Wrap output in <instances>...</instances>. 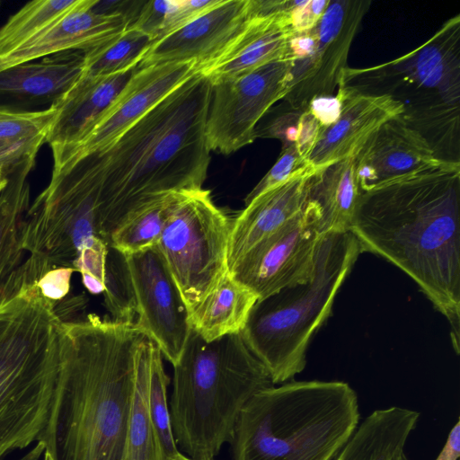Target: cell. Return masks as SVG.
I'll use <instances>...</instances> for the list:
<instances>
[{"label": "cell", "mask_w": 460, "mask_h": 460, "mask_svg": "<svg viewBox=\"0 0 460 460\" xmlns=\"http://www.w3.org/2000/svg\"><path fill=\"white\" fill-rule=\"evenodd\" d=\"M198 71L194 61L137 66L115 101L81 140L69 149L53 155V168L109 147Z\"/></svg>", "instance_id": "cell-14"}, {"label": "cell", "mask_w": 460, "mask_h": 460, "mask_svg": "<svg viewBox=\"0 0 460 460\" xmlns=\"http://www.w3.org/2000/svg\"><path fill=\"white\" fill-rule=\"evenodd\" d=\"M29 155L21 148L0 139V174H5Z\"/></svg>", "instance_id": "cell-42"}, {"label": "cell", "mask_w": 460, "mask_h": 460, "mask_svg": "<svg viewBox=\"0 0 460 460\" xmlns=\"http://www.w3.org/2000/svg\"><path fill=\"white\" fill-rule=\"evenodd\" d=\"M45 443L39 440L36 446L19 460H38L45 451Z\"/></svg>", "instance_id": "cell-43"}, {"label": "cell", "mask_w": 460, "mask_h": 460, "mask_svg": "<svg viewBox=\"0 0 460 460\" xmlns=\"http://www.w3.org/2000/svg\"><path fill=\"white\" fill-rule=\"evenodd\" d=\"M339 84L398 101L401 119L421 135L436 157L460 163L459 14L402 57L369 67L348 66Z\"/></svg>", "instance_id": "cell-7"}, {"label": "cell", "mask_w": 460, "mask_h": 460, "mask_svg": "<svg viewBox=\"0 0 460 460\" xmlns=\"http://www.w3.org/2000/svg\"><path fill=\"white\" fill-rule=\"evenodd\" d=\"M0 175H2V174H0ZM3 176H4V175H3Z\"/></svg>", "instance_id": "cell-47"}, {"label": "cell", "mask_w": 460, "mask_h": 460, "mask_svg": "<svg viewBox=\"0 0 460 460\" xmlns=\"http://www.w3.org/2000/svg\"><path fill=\"white\" fill-rule=\"evenodd\" d=\"M109 248L104 240L98 239L83 249L74 263V270L80 272L83 284L91 294H101L105 289Z\"/></svg>", "instance_id": "cell-34"}, {"label": "cell", "mask_w": 460, "mask_h": 460, "mask_svg": "<svg viewBox=\"0 0 460 460\" xmlns=\"http://www.w3.org/2000/svg\"><path fill=\"white\" fill-rule=\"evenodd\" d=\"M58 109L55 105L44 110L16 111L0 108V139L37 155L46 142Z\"/></svg>", "instance_id": "cell-31"}, {"label": "cell", "mask_w": 460, "mask_h": 460, "mask_svg": "<svg viewBox=\"0 0 460 460\" xmlns=\"http://www.w3.org/2000/svg\"><path fill=\"white\" fill-rule=\"evenodd\" d=\"M292 33L289 16L252 15L241 33L199 72L212 84L249 73L283 58Z\"/></svg>", "instance_id": "cell-22"}, {"label": "cell", "mask_w": 460, "mask_h": 460, "mask_svg": "<svg viewBox=\"0 0 460 460\" xmlns=\"http://www.w3.org/2000/svg\"><path fill=\"white\" fill-rule=\"evenodd\" d=\"M420 412L392 406L371 412L333 460H395L416 429Z\"/></svg>", "instance_id": "cell-24"}, {"label": "cell", "mask_w": 460, "mask_h": 460, "mask_svg": "<svg viewBox=\"0 0 460 460\" xmlns=\"http://www.w3.org/2000/svg\"><path fill=\"white\" fill-rule=\"evenodd\" d=\"M360 194L351 156L316 168L307 186L305 208L314 217L321 235L349 232Z\"/></svg>", "instance_id": "cell-23"}, {"label": "cell", "mask_w": 460, "mask_h": 460, "mask_svg": "<svg viewBox=\"0 0 460 460\" xmlns=\"http://www.w3.org/2000/svg\"><path fill=\"white\" fill-rule=\"evenodd\" d=\"M145 336L134 323L93 314L63 322L58 377L39 438L54 460H125Z\"/></svg>", "instance_id": "cell-2"}, {"label": "cell", "mask_w": 460, "mask_h": 460, "mask_svg": "<svg viewBox=\"0 0 460 460\" xmlns=\"http://www.w3.org/2000/svg\"><path fill=\"white\" fill-rule=\"evenodd\" d=\"M337 95L339 118L323 130L307 157L314 168L354 156L382 124L403 112L402 105L388 95L362 93L342 84L338 85Z\"/></svg>", "instance_id": "cell-18"}, {"label": "cell", "mask_w": 460, "mask_h": 460, "mask_svg": "<svg viewBox=\"0 0 460 460\" xmlns=\"http://www.w3.org/2000/svg\"><path fill=\"white\" fill-rule=\"evenodd\" d=\"M178 4L179 0L144 2L131 26L146 33L155 41L162 38L168 21Z\"/></svg>", "instance_id": "cell-36"}, {"label": "cell", "mask_w": 460, "mask_h": 460, "mask_svg": "<svg viewBox=\"0 0 460 460\" xmlns=\"http://www.w3.org/2000/svg\"><path fill=\"white\" fill-rule=\"evenodd\" d=\"M349 232L361 253L379 255L413 279L448 320L458 353L460 163L361 191Z\"/></svg>", "instance_id": "cell-1"}, {"label": "cell", "mask_w": 460, "mask_h": 460, "mask_svg": "<svg viewBox=\"0 0 460 460\" xmlns=\"http://www.w3.org/2000/svg\"><path fill=\"white\" fill-rule=\"evenodd\" d=\"M84 51L67 50L0 71V108L31 111L58 103L84 73Z\"/></svg>", "instance_id": "cell-19"}, {"label": "cell", "mask_w": 460, "mask_h": 460, "mask_svg": "<svg viewBox=\"0 0 460 460\" xmlns=\"http://www.w3.org/2000/svg\"><path fill=\"white\" fill-rule=\"evenodd\" d=\"M370 4L367 0H330L315 26L291 34L284 55L290 61L283 98L288 108L305 110L314 99L332 96Z\"/></svg>", "instance_id": "cell-10"}, {"label": "cell", "mask_w": 460, "mask_h": 460, "mask_svg": "<svg viewBox=\"0 0 460 460\" xmlns=\"http://www.w3.org/2000/svg\"><path fill=\"white\" fill-rule=\"evenodd\" d=\"M444 161L400 117L382 124L354 155L361 191L411 175Z\"/></svg>", "instance_id": "cell-16"}, {"label": "cell", "mask_w": 460, "mask_h": 460, "mask_svg": "<svg viewBox=\"0 0 460 460\" xmlns=\"http://www.w3.org/2000/svg\"><path fill=\"white\" fill-rule=\"evenodd\" d=\"M73 269L66 267L52 268L45 271L38 279L37 286L47 299L58 303L70 291Z\"/></svg>", "instance_id": "cell-38"}, {"label": "cell", "mask_w": 460, "mask_h": 460, "mask_svg": "<svg viewBox=\"0 0 460 460\" xmlns=\"http://www.w3.org/2000/svg\"><path fill=\"white\" fill-rule=\"evenodd\" d=\"M307 109L324 129L339 118L341 100L337 94L335 96L315 98L310 102Z\"/></svg>", "instance_id": "cell-41"}, {"label": "cell", "mask_w": 460, "mask_h": 460, "mask_svg": "<svg viewBox=\"0 0 460 460\" xmlns=\"http://www.w3.org/2000/svg\"><path fill=\"white\" fill-rule=\"evenodd\" d=\"M0 4H1V3H0Z\"/></svg>", "instance_id": "cell-48"}, {"label": "cell", "mask_w": 460, "mask_h": 460, "mask_svg": "<svg viewBox=\"0 0 460 460\" xmlns=\"http://www.w3.org/2000/svg\"><path fill=\"white\" fill-rule=\"evenodd\" d=\"M21 266L0 304V460L38 441L59 368L63 320Z\"/></svg>", "instance_id": "cell-4"}, {"label": "cell", "mask_w": 460, "mask_h": 460, "mask_svg": "<svg viewBox=\"0 0 460 460\" xmlns=\"http://www.w3.org/2000/svg\"><path fill=\"white\" fill-rule=\"evenodd\" d=\"M231 219L203 188L175 192L155 244L189 314L227 269Z\"/></svg>", "instance_id": "cell-9"}, {"label": "cell", "mask_w": 460, "mask_h": 460, "mask_svg": "<svg viewBox=\"0 0 460 460\" xmlns=\"http://www.w3.org/2000/svg\"><path fill=\"white\" fill-rule=\"evenodd\" d=\"M154 40L129 25L118 36L84 51L83 75L102 76L137 68Z\"/></svg>", "instance_id": "cell-29"}, {"label": "cell", "mask_w": 460, "mask_h": 460, "mask_svg": "<svg viewBox=\"0 0 460 460\" xmlns=\"http://www.w3.org/2000/svg\"><path fill=\"white\" fill-rule=\"evenodd\" d=\"M358 397L343 381H289L254 394L231 439L232 460H333L357 429Z\"/></svg>", "instance_id": "cell-5"}, {"label": "cell", "mask_w": 460, "mask_h": 460, "mask_svg": "<svg viewBox=\"0 0 460 460\" xmlns=\"http://www.w3.org/2000/svg\"><path fill=\"white\" fill-rule=\"evenodd\" d=\"M313 215L304 208L243 254L228 270L258 299L307 280L321 238Z\"/></svg>", "instance_id": "cell-12"}, {"label": "cell", "mask_w": 460, "mask_h": 460, "mask_svg": "<svg viewBox=\"0 0 460 460\" xmlns=\"http://www.w3.org/2000/svg\"><path fill=\"white\" fill-rule=\"evenodd\" d=\"M163 356L155 343L152 350L148 384V409L164 460L175 456L180 449L174 438L169 409L170 379L164 370Z\"/></svg>", "instance_id": "cell-32"}, {"label": "cell", "mask_w": 460, "mask_h": 460, "mask_svg": "<svg viewBox=\"0 0 460 460\" xmlns=\"http://www.w3.org/2000/svg\"><path fill=\"white\" fill-rule=\"evenodd\" d=\"M35 163L36 156H27L11 169L0 194V304L26 252L22 244V226L31 204L28 176Z\"/></svg>", "instance_id": "cell-25"}, {"label": "cell", "mask_w": 460, "mask_h": 460, "mask_svg": "<svg viewBox=\"0 0 460 460\" xmlns=\"http://www.w3.org/2000/svg\"><path fill=\"white\" fill-rule=\"evenodd\" d=\"M252 16L251 0H220L186 25L154 41L138 67L194 61L199 71L225 50Z\"/></svg>", "instance_id": "cell-15"}, {"label": "cell", "mask_w": 460, "mask_h": 460, "mask_svg": "<svg viewBox=\"0 0 460 460\" xmlns=\"http://www.w3.org/2000/svg\"><path fill=\"white\" fill-rule=\"evenodd\" d=\"M80 0L31 1L9 17L0 27V56L20 46L64 14L74 9Z\"/></svg>", "instance_id": "cell-30"}, {"label": "cell", "mask_w": 460, "mask_h": 460, "mask_svg": "<svg viewBox=\"0 0 460 460\" xmlns=\"http://www.w3.org/2000/svg\"><path fill=\"white\" fill-rule=\"evenodd\" d=\"M315 170L309 164L287 181L254 199L233 219L227 249L228 270L255 244L304 208L307 186Z\"/></svg>", "instance_id": "cell-20"}, {"label": "cell", "mask_w": 460, "mask_h": 460, "mask_svg": "<svg viewBox=\"0 0 460 460\" xmlns=\"http://www.w3.org/2000/svg\"><path fill=\"white\" fill-rule=\"evenodd\" d=\"M211 93L210 80L198 71L109 147L84 156L99 182L108 244L131 211L168 193L202 188L210 162L205 127Z\"/></svg>", "instance_id": "cell-3"}, {"label": "cell", "mask_w": 460, "mask_h": 460, "mask_svg": "<svg viewBox=\"0 0 460 460\" xmlns=\"http://www.w3.org/2000/svg\"><path fill=\"white\" fill-rule=\"evenodd\" d=\"M172 367V431L180 451L193 460H214L250 399L275 385L240 333L206 341L190 329Z\"/></svg>", "instance_id": "cell-6"}, {"label": "cell", "mask_w": 460, "mask_h": 460, "mask_svg": "<svg viewBox=\"0 0 460 460\" xmlns=\"http://www.w3.org/2000/svg\"><path fill=\"white\" fill-rule=\"evenodd\" d=\"M309 164L296 146L281 148L276 163L245 197L244 205H248L260 195L287 181Z\"/></svg>", "instance_id": "cell-35"}, {"label": "cell", "mask_w": 460, "mask_h": 460, "mask_svg": "<svg viewBox=\"0 0 460 460\" xmlns=\"http://www.w3.org/2000/svg\"><path fill=\"white\" fill-rule=\"evenodd\" d=\"M219 1L220 0H179V4L172 13L162 38L206 13L218 4Z\"/></svg>", "instance_id": "cell-40"}, {"label": "cell", "mask_w": 460, "mask_h": 460, "mask_svg": "<svg viewBox=\"0 0 460 460\" xmlns=\"http://www.w3.org/2000/svg\"><path fill=\"white\" fill-rule=\"evenodd\" d=\"M257 300L227 270L189 314L190 329L206 341L240 333Z\"/></svg>", "instance_id": "cell-26"}, {"label": "cell", "mask_w": 460, "mask_h": 460, "mask_svg": "<svg viewBox=\"0 0 460 460\" xmlns=\"http://www.w3.org/2000/svg\"><path fill=\"white\" fill-rule=\"evenodd\" d=\"M289 71L290 61L283 57L237 77L211 83L205 127L208 149L229 155L252 143L260 119L285 97Z\"/></svg>", "instance_id": "cell-11"}, {"label": "cell", "mask_w": 460, "mask_h": 460, "mask_svg": "<svg viewBox=\"0 0 460 460\" xmlns=\"http://www.w3.org/2000/svg\"><path fill=\"white\" fill-rule=\"evenodd\" d=\"M137 68L110 75L81 76L55 104L58 112L46 139L53 155L81 140L115 101Z\"/></svg>", "instance_id": "cell-21"}, {"label": "cell", "mask_w": 460, "mask_h": 460, "mask_svg": "<svg viewBox=\"0 0 460 460\" xmlns=\"http://www.w3.org/2000/svg\"><path fill=\"white\" fill-rule=\"evenodd\" d=\"M360 253L350 232L323 234L310 278L258 299L252 306L240 334L275 385L292 381L304 370L309 342L330 315Z\"/></svg>", "instance_id": "cell-8"}, {"label": "cell", "mask_w": 460, "mask_h": 460, "mask_svg": "<svg viewBox=\"0 0 460 460\" xmlns=\"http://www.w3.org/2000/svg\"><path fill=\"white\" fill-rule=\"evenodd\" d=\"M103 296L111 320L135 322V297L125 255L111 247L107 255Z\"/></svg>", "instance_id": "cell-33"}, {"label": "cell", "mask_w": 460, "mask_h": 460, "mask_svg": "<svg viewBox=\"0 0 460 460\" xmlns=\"http://www.w3.org/2000/svg\"><path fill=\"white\" fill-rule=\"evenodd\" d=\"M96 0H80L71 11L10 52L0 56V71L67 51H87L121 33L131 24L123 13H102Z\"/></svg>", "instance_id": "cell-17"}, {"label": "cell", "mask_w": 460, "mask_h": 460, "mask_svg": "<svg viewBox=\"0 0 460 460\" xmlns=\"http://www.w3.org/2000/svg\"><path fill=\"white\" fill-rule=\"evenodd\" d=\"M169 460H193V459L188 457L187 456H185L184 454H182L180 451L175 456L172 457Z\"/></svg>", "instance_id": "cell-44"}, {"label": "cell", "mask_w": 460, "mask_h": 460, "mask_svg": "<svg viewBox=\"0 0 460 460\" xmlns=\"http://www.w3.org/2000/svg\"><path fill=\"white\" fill-rule=\"evenodd\" d=\"M330 0H302L296 1L290 13V26L293 32H300L312 29L324 14Z\"/></svg>", "instance_id": "cell-39"}, {"label": "cell", "mask_w": 460, "mask_h": 460, "mask_svg": "<svg viewBox=\"0 0 460 460\" xmlns=\"http://www.w3.org/2000/svg\"><path fill=\"white\" fill-rule=\"evenodd\" d=\"M305 110H292L275 117L260 134L265 137L279 139L281 148L296 146L302 133L303 119Z\"/></svg>", "instance_id": "cell-37"}, {"label": "cell", "mask_w": 460, "mask_h": 460, "mask_svg": "<svg viewBox=\"0 0 460 460\" xmlns=\"http://www.w3.org/2000/svg\"><path fill=\"white\" fill-rule=\"evenodd\" d=\"M7 178L5 176L0 175V194L6 186Z\"/></svg>", "instance_id": "cell-45"}, {"label": "cell", "mask_w": 460, "mask_h": 460, "mask_svg": "<svg viewBox=\"0 0 460 460\" xmlns=\"http://www.w3.org/2000/svg\"><path fill=\"white\" fill-rule=\"evenodd\" d=\"M44 460H54L50 453L47 450L44 451Z\"/></svg>", "instance_id": "cell-46"}, {"label": "cell", "mask_w": 460, "mask_h": 460, "mask_svg": "<svg viewBox=\"0 0 460 460\" xmlns=\"http://www.w3.org/2000/svg\"><path fill=\"white\" fill-rule=\"evenodd\" d=\"M125 259L135 297L134 323L173 366L190 332L187 306L155 245Z\"/></svg>", "instance_id": "cell-13"}, {"label": "cell", "mask_w": 460, "mask_h": 460, "mask_svg": "<svg viewBox=\"0 0 460 460\" xmlns=\"http://www.w3.org/2000/svg\"><path fill=\"white\" fill-rule=\"evenodd\" d=\"M154 345L155 342L145 336L138 346L125 460H164L148 409V384Z\"/></svg>", "instance_id": "cell-27"}, {"label": "cell", "mask_w": 460, "mask_h": 460, "mask_svg": "<svg viewBox=\"0 0 460 460\" xmlns=\"http://www.w3.org/2000/svg\"><path fill=\"white\" fill-rule=\"evenodd\" d=\"M174 194L161 196L128 213L111 232L109 246L124 255L154 247Z\"/></svg>", "instance_id": "cell-28"}]
</instances>
